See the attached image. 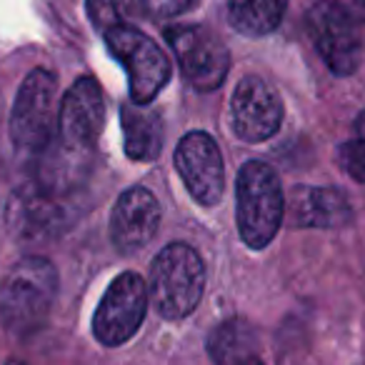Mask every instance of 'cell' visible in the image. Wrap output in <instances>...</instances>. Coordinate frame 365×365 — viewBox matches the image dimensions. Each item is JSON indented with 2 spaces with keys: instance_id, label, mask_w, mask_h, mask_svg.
<instances>
[{
  "instance_id": "1",
  "label": "cell",
  "mask_w": 365,
  "mask_h": 365,
  "mask_svg": "<svg viewBox=\"0 0 365 365\" xmlns=\"http://www.w3.org/2000/svg\"><path fill=\"white\" fill-rule=\"evenodd\" d=\"M58 295V273L51 260L28 255L0 280V323L13 335H33L46 325Z\"/></svg>"
},
{
  "instance_id": "2",
  "label": "cell",
  "mask_w": 365,
  "mask_h": 365,
  "mask_svg": "<svg viewBox=\"0 0 365 365\" xmlns=\"http://www.w3.org/2000/svg\"><path fill=\"white\" fill-rule=\"evenodd\" d=\"M235 220L243 243L253 250L268 248L285 213L278 173L263 160L245 163L235 182Z\"/></svg>"
},
{
  "instance_id": "3",
  "label": "cell",
  "mask_w": 365,
  "mask_h": 365,
  "mask_svg": "<svg viewBox=\"0 0 365 365\" xmlns=\"http://www.w3.org/2000/svg\"><path fill=\"white\" fill-rule=\"evenodd\" d=\"M205 290V268L200 255L185 243H170L150 265L148 295L165 320H180L198 308Z\"/></svg>"
},
{
  "instance_id": "4",
  "label": "cell",
  "mask_w": 365,
  "mask_h": 365,
  "mask_svg": "<svg viewBox=\"0 0 365 365\" xmlns=\"http://www.w3.org/2000/svg\"><path fill=\"white\" fill-rule=\"evenodd\" d=\"M58 81L51 71L28 73V78L18 88L16 103L11 113V138L13 145L23 153L46 150L48 143L58 130Z\"/></svg>"
},
{
  "instance_id": "5",
  "label": "cell",
  "mask_w": 365,
  "mask_h": 365,
  "mask_svg": "<svg viewBox=\"0 0 365 365\" xmlns=\"http://www.w3.org/2000/svg\"><path fill=\"white\" fill-rule=\"evenodd\" d=\"M103 36L113 58L125 66L130 101L138 106H148L155 101V96L170 81V61L160 51V46L135 26L110 28Z\"/></svg>"
},
{
  "instance_id": "6",
  "label": "cell",
  "mask_w": 365,
  "mask_h": 365,
  "mask_svg": "<svg viewBox=\"0 0 365 365\" xmlns=\"http://www.w3.org/2000/svg\"><path fill=\"white\" fill-rule=\"evenodd\" d=\"M305 28L330 73L345 78L358 71L363 61V38L355 16L340 0H315L305 18Z\"/></svg>"
},
{
  "instance_id": "7",
  "label": "cell",
  "mask_w": 365,
  "mask_h": 365,
  "mask_svg": "<svg viewBox=\"0 0 365 365\" xmlns=\"http://www.w3.org/2000/svg\"><path fill=\"white\" fill-rule=\"evenodd\" d=\"M165 38L175 53L185 81L195 91L210 93L228 78L230 53L225 43L205 26H173Z\"/></svg>"
},
{
  "instance_id": "8",
  "label": "cell",
  "mask_w": 365,
  "mask_h": 365,
  "mask_svg": "<svg viewBox=\"0 0 365 365\" xmlns=\"http://www.w3.org/2000/svg\"><path fill=\"white\" fill-rule=\"evenodd\" d=\"M148 310V285L138 273H123L108 285L93 315V335L98 343L115 348L138 333Z\"/></svg>"
},
{
  "instance_id": "9",
  "label": "cell",
  "mask_w": 365,
  "mask_h": 365,
  "mask_svg": "<svg viewBox=\"0 0 365 365\" xmlns=\"http://www.w3.org/2000/svg\"><path fill=\"white\" fill-rule=\"evenodd\" d=\"M103 123H106V101L101 86L93 78H78L63 96L56 140L68 150L93 155Z\"/></svg>"
},
{
  "instance_id": "10",
  "label": "cell",
  "mask_w": 365,
  "mask_h": 365,
  "mask_svg": "<svg viewBox=\"0 0 365 365\" xmlns=\"http://www.w3.org/2000/svg\"><path fill=\"white\" fill-rule=\"evenodd\" d=\"M6 223L18 243H48L66 228L63 195L48 190L38 180L23 185L8 203Z\"/></svg>"
},
{
  "instance_id": "11",
  "label": "cell",
  "mask_w": 365,
  "mask_h": 365,
  "mask_svg": "<svg viewBox=\"0 0 365 365\" xmlns=\"http://www.w3.org/2000/svg\"><path fill=\"white\" fill-rule=\"evenodd\" d=\"M175 168L190 198L200 205L220 203L225 190V165L215 140L203 130L182 135L175 148Z\"/></svg>"
},
{
  "instance_id": "12",
  "label": "cell",
  "mask_w": 365,
  "mask_h": 365,
  "mask_svg": "<svg viewBox=\"0 0 365 365\" xmlns=\"http://www.w3.org/2000/svg\"><path fill=\"white\" fill-rule=\"evenodd\" d=\"M230 118L235 135L248 143H263L278 133L283 123V103L263 78L248 76L233 93Z\"/></svg>"
},
{
  "instance_id": "13",
  "label": "cell",
  "mask_w": 365,
  "mask_h": 365,
  "mask_svg": "<svg viewBox=\"0 0 365 365\" xmlns=\"http://www.w3.org/2000/svg\"><path fill=\"white\" fill-rule=\"evenodd\" d=\"M158 225H160V205L148 188L135 185L115 200V208L110 213V238L118 250L135 253L138 248H145L155 238Z\"/></svg>"
},
{
  "instance_id": "14",
  "label": "cell",
  "mask_w": 365,
  "mask_h": 365,
  "mask_svg": "<svg viewBox=\"0 0 365 365\" xmlns=\"http://www.w3.org/2000/svg\"><path fill=\"white\" fill-rule=\"evenodd\" d=\"M288 218L295 228H340L353 218V208L335 188L298 185L290 193Z\"/></svg>"
},
{
  "instance_id": "15",
  "label": "cell",
  "mask_w": 365,
  "mask_h": 365,
  "mask_svg": "<svg viewBox=\"0 0 365 365\" xmlns=\"http://www.w3.org/2000/svg\"><path fill=\"white\" fill-rule=\"evenodd\" d=\"M125 153L130 160H155L163 148V120L155 110L128 103L120 110Z\"/></svg>"
},
{
  "instance_id": "16",
  "label": "cell",
  "mask_w": 365,
  "mask_h": 365,
  "mask_svg": "<svg viewBox=\"0 0 365 365\" xmlns=\"http://www.w3.org/2000/svg\"><path fill=\"white\" fill-rule=\"evenodd\" d=\"M208 353L215 365H235L258 355V335L240 318L223 320L208 338Z\"/></svg>"
},
{
  "instance_id": "17",
  "label": "cell",
  "mask_w": 365,
  "mask_h": 365,
  "mask_svg": "<svg viewBox=\"0 0 365 365\" xmlns=\"http://www.w3.org/2000/svg\"><path fill=\"white\" fill-rule=\"evenodd\" d=\"M288 0H230L228 21L240 36L263 38L280 26Z\"/></svg>"
},
{
  "instance_id": "18",
  "label": "cell",
  "mask_w": 365,
  "mask_h": 365,
  "mask_svg": "<svg viewBox=\"0 0 365 365\" xmlns=\"http://www.w3.org/2000/svg\"><path fill=\"white\" fill-rule=\"evenodd\" d=\"M88 16L101 33L118 26H133L143 16L140 0H86Z\"/></svg>"
},
{
  "instance_id": "19",
  "label": "cell",
  "mask_w": 365,
  "mask_h": 365,
  "mask_svg": "<svg viewBox=\"0 0 365 365\" xmlns=\"http://www.w3.org/2000/svg\"><path fill=\"white\" fill-rule=\"evenodd\" d=\"M338 160L353 180L365 182V110L355 118L353 138L338 148Z\"/></svg>"
},
{
  "instance_id": "20",
  "label": "cell",
  "mask_w": 365,
  "mask_h": 365,
  "mask_svg": "<svg viewBox=\"0 0 365 365\" xmlns=\"http://www.w3.org/2000/svg\"><path fill=\"white\" fill-rule=\"evenodd\" d=\"M143 13L153 18H175L188 13L198 0H140Z\"/></svg>"
},
{
  "instance_id": "21",
  "label": "cell",
  "mask_w": 365,
  "mask_h": 365,
  "mask_svg": "<svg viewBox=\"0 0 365 365\" xmlns=\"http://www.w3.org/2000/svg\"><path fill=\"white\" fill-rule=\"evenodd\" d=\"M343 6L355 16V21L365 23V0H343Z\"/></svg>"
},
{
  "instance_id": "22",
  "label": "cell",
  "mask_w": 365,
  "mask_h": 365,
  "mask_svg": "<svg viewBox=\"0 0 365 365\" xmlns=\"http://www.w3.org/2000/svg\"><path fill=\"white\" fill-rule=\"evenodd\" d=\"M235 365H265V363L255 355V358H248V360H243V363H235Z\"/></svg>"
},
{
  "instance_id": "23",
  "label": "cell",
  "mask_w": 365,
  "mask_h": 365,
  "mask_svg": "<svg viewBox=\"0 0 365 365\" xmlns=\"http://www.w3.org/2000/svg\"><path fill=\"white\" fill-rule=\"evenodd\" d=\"M6 365H28V363H23V360H16V358H11Z\"/></svg>"
}]
</instances>
